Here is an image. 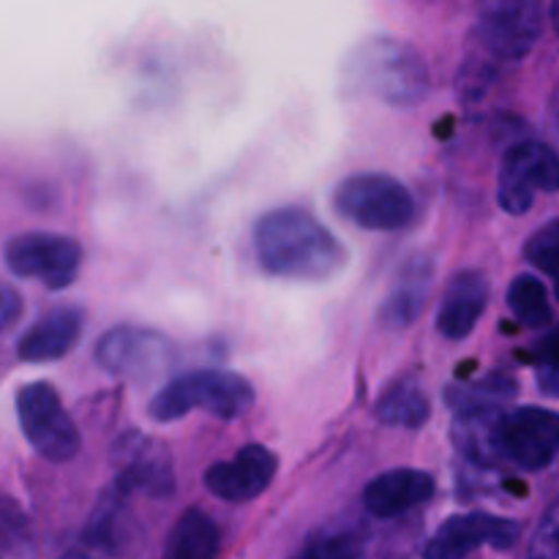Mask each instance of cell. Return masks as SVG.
<instances>
[{"mask_svg":"<svg viewBox=\"0 0 559 559\" xmlns=\"http://www.w3.org/2000/svg\"><path fill=\"white\" fill-rule=\"evenodd\" d=\"M254 251L271 276L325 282L347 262L336 235L298 205L276 207L254 224Z\"/></svg>","mask_w":559,"mask_h":559,"instance_id":"obj_1","label":"cell"},{"mask_svg":"<svg viewBox=\"0 0 559 559\" xmlns=\"http://www.w3.org/2000/svg\"><path fill=\"white\" fill-rule=\"evenodd\" d=\"M347 85L385 104L409 107L429 91V71L413 47L391 38H371L353 52L347 63Z\"/></svg>","mask_w":559,"mask_h":559,"instance_id":"obj_2","label":"cell"},{"mask_svg":"<svg viewBox=\"0 0 559 559\" xmlns=\"http://www.w3.org/2000/svg\"><path fill=\"white\" fill-rule=\"evenodd\" d=\"M251 407H254V388L246 377L205 369L167 382L151 399L147 413L156 424H173L186 418L191 409H205L222 420H238Z\"/></svg>","mask_w":559,"mask_h":559,"instance_id":"obj_3","label":"cell"},{"mask_svg":"<svg viewBox=\"0 0 559 559\" xmlns=\"http://www.w3.org/2000/svg\"><path fill=\"white\" fill-rule=\"evenodd\" d=\"M333 205L344 218L371 233L404 229L415 216V200L407 186L380 173H360L342 180L333 191Z\"/></svg>","mask_w":559,"mask_h":559,"instance_id":"obj_4","label":"cell"},{"mask_svg":"<svg viewBox=\"0 0 559 559\" xmlns=\"http://www.w3.org/2000/svg\"><path fill=\"white\" fill-rule=\"evenodd\" d=\"M16 418L33 451L47 462L63 464L80 453V429L69 418L49 382H31L16 393Z\"/></svg>","mask_w":559,"mask_h":559,"instance_id":"obj_5","label":"cell"},{"mask_svg":"<svg viewBox=\"0 0 559 559\" xmlns=\"http://www.w3.org/2000/svg\"><path fill=\"white\" fill-rule=\"evenodd\" d=\"M538 191H559V156L544 142H519L502 158L497 200L502 211L522 216L533 207Z\"/></svg>","mask_w":559,"mask_h":559,"instance_id":"obj_6","label":"cell"},{"mask_svg":"<svg viewBox=\"0 0 559 559\" xmlns=\"http://www.w3.org/2000/svg\"><path fill=\"white\" fill-rule=\"evenodd\" d=\"M3 257L14 276L36 278L47 289L69 287L82 265L80 243L55 233L16 235L5 243Z\"/></svg>","mask_w":559,"mask_h":559,"instance_id":"obj_7","label":"cell"},{"mask_svg":"<svg viewBox=\"0 0 559 559\" xmlns=\"http://www.w3.org/2000/svg\"><path fill=\"white\" fill-rule=\"evenodd\" d=\"M544 31V9L530 0H500L480 9L478 44L500 60H522L538 44Z\"/></svg>","mask_w":559,"mask_h":559,"instance_id":"obj_8","label":"cell"},{"mask_svg":"<svg viewBox=\"0 0 559 559\" xmlns=\"http://www.w3.org/2000/svg\"><path fill=\"white\" fill-rule=\"evenodd\" d=\"M169 360H173V344L162 333L140 331V328H115L96 344V364L123 380H151L167 369Z\"/></svg>","mask_w":559,"mask_h":559,"instance_id":"obj_9","label":"cell"},{"mask_svg":"<svg viewBox=\"0 0 559 559\" xmlns=\"http://www.w3.org/2000/svg\"><path fill=\"white\" fill-rule=\"evenodd\" d=\"M559 453V415L544 407H522L502 415L500 459L516 467L544 469Z\"/></svg>","mask_w":559,"mask_h":559,"instance_id":"obj_10","label":"cell"},{"mask_svg":"<svg viewBox=\"0 0 559 559\" xmlns=\"http://www.w3.org/2000/svg\"><path fill=\"white\" fill-rule=\"evenodd\" d=\"M278 473V456L265 445L240 448L229 462H216L207 467L205 486L213 497L224 502H249L271 486Z\"/></svg>","mask_w":559,"mask_h":559,"instance_id":"obj_11","label":"cell"},{"mask_svg":"<svg viewBox=\"0 0 559 559\" xmlns=\"http://www.w3.org/2000/svg\"><path fill=\"white\" fill-rule=\"evenodd\" d=\"M516 524L491 513H462L451 516L426 546L424 559H467L484 544L508 549L516 540Z\"/></svg>","mask_w":559,"mask_h":559,"instance_id":"obj_12","label":"cell"},{"mask_svg":"<svg viewBox=\"0 0 559 559\" xmlns=\"http://www.w3.org/2000/svg\"><path fill=\"white\" fill-rule=\"evenodd\" d=\"M437 484L429 473L415 467H396L377 475L364 491V506L371 516L393 519L431 500Z\"/></svg>","mask_w":559,"mask_h":559,"instance_id":"obj_13","label":"cell"},{"mask_svg":"<svg viewBox=\"0 0 559 559\" xmlns=\"http://www.w3.org/2000/svg\"><path fill=\"white\" fill-rule=\"evenodd\" d=\"M489 304V282L480 271H459L442 295V306L437 311V328L445 338H467Z\"/></svg>","mask_w":559,"mask_h":559,"instance_id":"obj_14","label":"cell"},{"mask_svg":"<svg viewBox=\"0 0 559 559\" xmlns=\"http://www.w3.org/2000/svg\"><path fill=\"white\" fill-rule=\"evenodd\" d=\"M82 333V311L74 306H60L44 314L25 336L20 338L16 355L25 364H49L74 349Z\"/></svg>","mask_w":559,"mask_h":559,"instance_id":"obj_15","label":"cell"},{"mask_svg":"<svg viewBox=\"0 0 559 559\" xmlns=\"http://www.w3.org/2000/svg\"><path fill=\"white\" fill-rule=\"evenodd\" d=\"M431 282V262L418 257V260H409V265L404 267L402 276L396 278V287L388 293V298L382 300L380 309V322L393 331H402L409 322L418 320L420 309L426 304V293H429Z\"/></svg>","mask_w":559,"mask_h":559,"instance_id":"obj_16","label":"cell"},{"mask_svg":"<svg viewBox=\"0 0 559 559\" xmlns=\"http://www.w3.org/2000/svg\"><path fill=\"white\" fill-rule=\"evenodd\" d=\"M218 544L222 535L216 522L200 508H189L169 533L164 559H216Z\"/></svg>","mask_w":559,"mask_h":559,"instance_id":"obj_17","label":"cell"},{"mask_svg":"<svg viewBox=\"0 0 559 559\" xmlns=\"http://www.w3.org/2000/svg\"><path fill=\"white\" fill-rule=\"evenodd\" d=\"M377 420L393 429H420L429 420V399L415 382H396L377 402Z\"/></svg>","mask_w":559,"mask_h":559,"instance_id":"obj_18","label":"cell"},{"mask_svg":"<svg viewBox=\"0 0 559 559\" xmlns=\"http://www.w3.org/2000/svg\"><path fill=\"white\" fill-rule=\"evenodd\" d=\"M120 491H147V495L167 497L173 489V473L164 459H153V445H129V456L123 459V473L118 480Z\"/></svg>","mask_w":559,"mask_h":559,"instance_id":"obj_19","label":"cell"},{"mask_svg":"<svg viewBox=\"0 0 559 559\" xmlns=\"http://www.w3.org/2000/svg\"><path fill=\"white\" fill-rule=\"evenodd\" d=\"M508 309L524 328H546L551 322L549 293L535 276H516L508 287Z\"/></svg>","mask_w":559,"mask_h":559,"instance_id":"obj_20","label":"cell"},{"mask_svg":"<svg viewBox=\"0 0 559 559\" xmlns=\"http://www.w3.org/2000/svg\"><path fill=\"white\" fill-rule=\"evenodd\" d=\"M524 257L559 284V218L544 224V227L530 235L527 246H524Z\"/></svg>","mask_w":559,"mask_h":559,"instance_id":"obj_21","label":"cell"},{"mask_svg":"<svg viewBox=\"0 0 559 559\" xmlns=\"http://www.w3.org/2000/svg\"><path fill=\"white\" fill-rule=\"evenodd\" d=\"M300 559H355L347 544L342 540H320V544L309 546V549L300 555Z\"/></svg>","mask_w":559,"mask_h":559,"instance_id":"obj_22","label":"cell"},{"mask_svg":"<svg viewBox=\"0 0 559 559\" xmlns=\"http://www.w3.org/2000/svg\"><path fill=\"white\" fill-rule=\"evenodd\" d=\"M22 314V298L9 287L0 284V328H9Z\"/></svg>","mask_w":559,"mask_h":559,"instance_id":"obj_23","label":"cell"},{"mask_svg":"<svg viewBox=\"0 0 559 559\" xmlns=\"http://www.w3.org/2000/svg\"><path fill=\"white\" fill-rule=\"evenodd\" d=\"M538 366H546V369L559 371V328L555 333H549V336H546L544 349H540V364Z\"/></svg>","mask_w":559,"mask_h":559,"instance_id":"obj_24","label":"cell"},{"mask_svg":"<svg viewBox=\"0 0 559 559\" xmlns=\"http://www.w3.org/2000/svg\"><path fill=\"white\" fill-rule=\"evenodd\" d=\"M549 14H551V25H555V31L559 33V0H557L555 5H551V9H549Z\"/></svg>","mask_w":559,"mask_h":559,"instance_id":"obj_25","label":"cell"},{"mask_svg":"<svg viewBox=\"0 0 559 559\" xmlns=\"http://www.w3.org/2000/svg\"><path fill=\"white\" fill-rule=\"evenodd\" d=\"M71 559H80V557H71Z\"/></svg>","mask_w":559,"mask_h":559,"instance_id":"obj_26","label":"cell"}]
</instances>
